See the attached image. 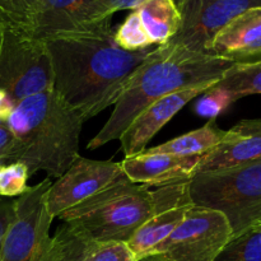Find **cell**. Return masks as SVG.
Instances as JSON below:
<instances>
[{
	"mask_svg": "<svg viewBox=\"0 0 261 261\" xmlns=\"http://www.w3.org/2000/svg\"><path fill=\"white\" fill-rule=\"evenodd\" d=\"M261 7V0H186L182 4V23L168 42L194 53L206 54L217 33L237 15Z\"/></svg>",
	"mask_w": 261,
	"mask_h": 261,
	"instance_id": "cell-10",
	"label": "cell"
},
{
	"mask_svg": "<svg viewBox=\"0 0 261 261\" xmlns=\"http://www.w3.org/2000/svg\"><path fill=\"white\" fill-rule=\"evenodd\" d=\"M50 178L30 186L14 200V214L4 233L0 261H47L53 217L47 212L45 196Z\"/></svg>",
	"mask_w": 261,
	"mask_h": 261,
	"instance_id": "cell-7",
	"label": "cell"
},
{
	"mask_svg": "<svg viewBox=\"0 0 261 261\" xmlns=\"http://www.w3.org/2000/svg\"><path fill=\"white\" fill-rule=\"evenodd\" d=\"M43 42L53 65V89L84 121L115 105L152 51L122 50L115 42L112 27L53 36Z\"/></svg>",
	"mask_w": 261,
	"mask_h": 261,
	"instance_id": "cell-1",
	"label": "cell"
},
{
	"mask_svg": "<svg viewBox=\"0 0 261 261\" xmlns=\"http://www.w3.org/2000/svg\"><path fill=\"white\" fill-rule=\"evenodd\" d=\"M189 196L194 206L223 214L236 236L261 223V161L195 173Z\"/></svg>",
	"mask_w": 261,
	"mask_h": 261,
	"instance_id": "cell-5",
	"label": "cell"
},
{
	"mask_svg": "<svg viewBox=\"0 0 261 261\" xmlns=\"http://www.w3.org/2000/svg\"><path fill=\"white\" fill-rule=\"evenodd\" d=\"M224 133L226 132L216 124V119H212L199 129L186 133L147 150L152 153H166V154L180 155V157H203L221 142Z\"/></svg>",
	"mask_w": 261,
	"mask_h": 261,
	"instance_id": "cell-18",
	"label": "cell"
},
{
	"mask_svg": "<svg viewBox=\"0 0 261 261\" xmlns=\"http://www.w3.org/2000/svg\"><path fill=\"white\" fill-rule=\"evenodd\" d=\"M233 65L232 61L189 51L171 42L157 46L132 74L109 120L87 148L93 150L120 139L155 101L191 87L216 84Z\"/></svg>",
	"mask_w": 261,
	"mask_h": 261,
	"instance_id": "cell-2",
	"label": "cell"
},
{
	"mask_svg": "<svg viewBox=\"0 0 261 261\" xmlns=\"http://www.w3.org/2000/svg\"><path fill=\"white\" fill-rule=\"evenodd\" d=\"M212 86L214 84H201L175 92L158 99L145 109L119 139L121 142V149L125 158L144 152L147 149V144L153 139V137L168 121H171V119L178 111H181V109H184L190 101L198 98Z\"/></svg>",
	"mask_w": 261,
	"mask_h": 261,
	"instance_id": "cell-13",
	"label": "cell"
},
{
	"mask_svg": "<svg viewBox=\"0 0 261 261\" xmlns=\"http://www.w3.org/2000/svg\"><path fill=\"white\" fill-rule=\"evenodd\" d=\"M234 101L232 94L226 88L216 83L199 96L195 103V112L199 116L216 119L218 115L226 111Z\"/></svg>",
	"mask_w": 261,
	"mask_h": 261,
	"instance_id": "cell-25",
	"label": "cell"
},
{
	"mask_svg": "<svg viewBox=\"0 0 261 261\" xmlns=\"http://www.w3.org/2000/svg\"><path fill=\"white\" fill-rule=\"evenodd\" d=\"M7 122L15 147L5 163H23L30 177L45 171L48 177L59 178L79 155L84 120L54 89L18 102Z\"/></svg>",
	"mask_w": 261,
	"mask_h": 261,
	"instance_id": "cell-3",
	"label": "cell"
},
{
	"mask_svg": "<svg viewBox=\"0 0 261 261\" xmlns=\"http://www.w3.org/2000/svg\"><path fill=\"white\" fill-rule=\"evenodd\" d=\"M15 105L17 103L5 92L0 91V119L8 120Z\"/></svg>",
	"mask_w": 261,
	"mask_h": 261,
	"instance_id": "cell-30",
	"label": "cell"
},
{
	"mask_svg": "<svg viewBox=\"0 0 261 261\" xmlns=\"http://www.w3.org/2000/svg\"><path fill=\"white\" fill-rule=\"evenodd\" d=\"M53 65L45 42L23 28L2 20L0 91L18 103L53 89Z\"/></svg>",
	"mask_w": 261,
	"mask_h": 261,
	"instance_id": "cell-6",
	"label": "cell"
},
{
	"mask_svg": "<svg viewBox=\"0 0 261 261\" xmlns=\"http://www.w3.org/2000/svg\"><path fill=\"white\" fill-rule=\"evenodd\" d=\"M13 214H14V200L0 198V252H2L4 233L12 221Z\"/></svg>",
	"mask_w": 261,
	"mask_h": 261,
	"instance_id": "cell-28",
	"label": "cell"
},
{
	"mask_svg": "<svg viewBox=\"0 0 261 261\" xmlns=\"http://www.w3.org/2000/svg\"><path fill=\"white\" fill-rule=\"evenodd\" d=\"M153 209L152 190L122 178L59 218L96 244L127 242Z\"/></svg>",
	"mask_w": 261,
	"mask_h": 261,
	"instance_id": "cell-4",
	"label": "cell"
},
{
	"mask_svg": "<svg viewBox=\"0 0 261 261\" xmlns=\"http://www.w3.org/2000/svg\"><path fill=\"white\" fill-rule=\"evenodd\" d=\"M137 261H170L167 257L163 254H160V252H153V254L145 255V256L140 257Z\"/></svg>",
	"mask_w": 261,
	"mask_h": 261,
	"instance_id": "cell-31",
	"label": "cell"
},
{
	"mask_svg": "<svg viewBox=\"0 0 261 261\" xmlns=\"http://www.w3.org/2000/svg\"><path fill=\"white\" fill-rule=\"evenodd\" d=\"M115 13L105 0H43L30 35L37 40L112 27Z\"/></svg>",
	"mask_w": 261,
	"mask_h": 261,
	"instance_id": "cell-11",
	"label": "cell"
},
{
	"mask_svg": "<svg viewBox=\"0 0 261 261\" xmlns=\"http://www.w3.org/2000/svg\"><path fill=\"white\" fill-rule=\"evenodd\" d=\"M0 35H2V18H0Z\"/></svg>",
	"mask_w": 261,
	"mask_h": 261,
	"instance_id": "cell-32",
	"label": "cell"
},
{
	"mask_svg": "<svg viewBox=\"0 0 261 261\" xmlns=\"http://www.w3.org/2000/svg\"><path fill=\"white\" fill-rule=\"evenodd\" d=\"M217 83L226 88L234 101L251 94H261V60L236 64Z\"/></svg>",
	"mask_w": 261,
	"mask_h": 261,
	"instance_id": "cell-20",
	"label": "cell"
},
{
	"mask_svg": "<svg viewBox=\"0 0 261 261\" xmlns=\"http://www.w3.org/2000/svg\"><path fill=\"white\" fill-rule=\"evenodd\" d=\"M134 10L153 45H165L172 40L182 23L181 9L175 0H143Z\"/></svg>",
	"mask_w": 261,
	"mask_h": 261,
	"instance_id": "cell-17",
	"label": "cell"
},
{
	"mask_svg": "<svg viewBox=\"0 0 261 261\" xmlns=\"http://www.w3.org/2000/svg\"><path fill=\"white\" fill-rule=\"evenodd\" d=\"M201 157H180L166 153L144 152L126 157L121 163L125 176L132 182L149 186L189 181L196 173Z\"/></svg>",
	"mask_w": 261,
	"mask_h": 261,
	"instance_id": "cell-16",
	"label": "cell"
},
{
	"mask_svg": "<svg viewBox=\"0 0 261 261\" xmlns=\"http://www.w3.org/2000/svg\"><path fill=\"white\" fill-rule=\"evenodd\" d=\"M93 242L64 223L54 234L47 261H91Z\"/></svg>",
	"mask_w": 261,
	"mask_h": 261,
	"instance_id": "cell-19",
	"label": "cell"
},
{
	"mask_svg": "<svg viewBox=\"0 0 261 261\" xmlns=\"http://www.w3.org/2000/svg\"><path fill=\"white\" fill-rule=\"evenodd\" d=\"M261 161V120H242L224 133L221 142L200 158L196 173Z\"/></svg>",
	"mask_w": 261,
	"mask_h": 261,
	"instance_id": "cell-15",
	"label": "cell"
},
{
	"mask_svg": "<svg viewBox=\"0 0 261 261\" xmlns=\"http://www.w3.org/2000/svg\"><path fill=\"white\" fill-rule=\"evenodd\" d=\"M27 166L20 162L0 163V198L20 196L30 189Z\"/></svg>",
	"mask_w": 261,
	"mask_h": 261,
	"instance_id": "cell-24",
	"label": "cell"
},
{
	"mask_svg": "<svg viewBox=\"0 0 261 261\" xmlns=\"http://www.w3.org/2000/svg\"><path fill=\"white\" fill-rule=\"evenodd\" d=\"M152 214L127 242L135 260L154 251L182 223L194 206L189 196V181L160 186L152 191Z\"/></svg>",
	"mask_w": 261,
	"mask_h": 261,
	"instance_id": "cell-12",
	"label": "cell"
},
{
	"mask_svg": "<svg viewBox=\"0 0 261 261\" xmlns=\"http://www.w3.org/2000/svg\"><path fill=\"white\" fill-rule=\"evenodd\" d=\"M231 239L232 229L223 214L193 206L182 223L153 252L163 254L170 261H214Z\"/></svg>",
	"mask_w": 261,
	"mask_h": 261,
	"instance_id": "cell-8",
	"label": "cell"
},
{
	"mask_svg": "<svg viewBox=\"0 0 261 261\" xmlns=\"http://www.w3.org/2000/svg\"><path fill=\"white\" fill-rule=\"evenodd\" d=\"M43 0H0V18L30 32Z\"/></svg>",
	"mask_w": 261,
	"mask_h": 261,
	"instance_id": "cell-23",
	"label": "cell"
},
{
	"mask_svg": "<svg viewBox=\"0 0 261 261\" xmlns=\"http://www.w3.org/2000/svg\"><path fill=\"white\" fill-rule=\"evenodd\" d=\"M122 178L126 176L121 163L78 155L68 171L51 184L45 196L46 208L53 218H59L66 211Z\"/></svg>",
	"mask_w": 261,
	"mask_h": 261,
	"instance_id": "cell-9",
	"label": "cell"
},
{
	"mask_svg": "<svg viewBox=\"0 0 261 261\" xmlns=\"http://www.w3.org/2000/svg\"><path fill=\"white\" fill-rule=\"evenodd\" d=\"M206 55L234 64L261 60V7L237 15L222 28L206 50Z\"/></svg>",
	"mask_w": 261,
	"mask_h": 261,
	"instance_id": "cell-14",
	"label": "cell"
},
{
	"mask_svg": "<svg viewBox=\"0 0 261 261\" xmlns=\"http://www.w3.org/2000/svg\"><path fill=\"white\" fill-rule=\"evenodd\" d=\"M114 40L119 47L126 51H143L153 45L142 24L139 14L133 10L124 22L114 31Z\"/></svg>",
	"mask_w": 261,
	"mask_h": 261,
	"instance_id": "cell-22",
	"label": "cell"
},
{
	"mask_svg": "<svg viewBox=\"0 0 261 261\" xmlns=\"http://www.w3.org/2000/svg\"><path fill=\"white\" fill-rule=\"evenodd\" d=\"M214 261H261V223L232 236Z\"/></svg>",
	"mask_w": 261,
	"mask_h": 261,
	"instance_id": "cell-21",
	"label": "cell"
},
{
	"mask_svg": "<svg viewBox=\"0 0 261 261\" xmlns=\"http://www.w3.org/2000/svg\"><path fill=\"white\" fill-rule=\"evenodd\" d=\"M91 261H137L125 242H93Z\"/></svg>",
	"mask_w": 261,
	"mask_h": 261,
	"instance_id": "cell-26",
	"label": "cell"
},
{
	"mask_svg": "<svg viewBox=\"0 0 261 261\" xmlns=\"http://www.w3.org/2000/svg\"><path fill=\"white\" fill-rule=\"evenodd\" d=\"M15 139L7 120L0 119V163H5L12 155Z\"/></svg>",
	"mask_w": 261,
	"mask_h": 261,
	"instance_id": "cell-27",
	"label": "cell"
},
{
	"mask_svg": "<svg viewBox=\"0 0 261 261\" xmlns=\"http://www.w3.org/2000/svg\"><path fill=\"white\" fill-rule=\"evenodd\" d=\"M105 2L109 4V7L111 8L112 12L116 13L119 12V10H134L143 0H105ZM175 2L176 4L181 8L186 0H175Z\"/></svg>",
	"mask_w": 261,
	"mask_h": 261,
	"instance_id": "cell-29",
	"label": "cell"
}]
</instances>
